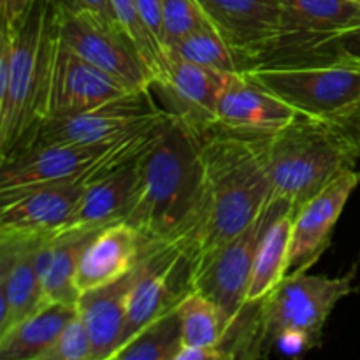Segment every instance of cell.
Listing matches in <instances>:
<instances>
[{
    "label": "cell",
    "mask_w": 360,
    "mask_h": 360,
    "mask_svg": "<svg viewBox=\"0 0 360 360\" xmlns=\"http://www.w3.org/2000/svg\"><path fill=\"white\" fill-rule=\"evenodd\" d=\"M338 134L343 137L345 143L352 150V153L360 160V102L357 105L345 112L340 118L329 122Z\"/></svg>",
    "instance_id": "d6a6232c"
},
{
    "label": "cell",
    "mask_w": 360,
    "mask_h": 360,
    "mask_svg": "<svg viewBox=\"0 0 360 360\" xmlns=\"http://www.w3.org/2000/svg\"><path fill=\"white\" fill-rule=\"evenodd\" d=\"M169 115L171 111H164L155 105L150 90L134 91L90 111L44 120L18 150L48 144L118 143L157 125Z\"/></svg>",
    "instance_id": "30bf717a"
},
{
    "label": "cell",
    "mask_w": 360,
    "mask_h": 360,
    "mask_svg": "<svg viewBox=\"0 0 360 360\" xmlns=\"http://www.w3.org/2000/svg\"><path fill=\"white\" fill-rule=\"evenodd\" d=\"M35 2L37 0H0L2 25H7L11 28L18 27Z\"/></svg>",
    "instance_id": "836d02e7"
},
{
    "label": "cell",
    "mask_w": 360,
    "mask_h": 360,
    "mask_svg": "<svg viewBox=\"0 0 360 360\" xmlns=\"http://www.w3.org/2000/svg\"><path fill=\"white\" fill-rule=\"evenodd\" d=\"M200 136L204 200L186 241L190 273L197 264L245 231L273 199L266 164L267 137L210 130Z\"/></svg>",
    "instance_id": "6da1fadb"
},
{
    "label": "cell",
    "mask_w": 360,
    "mask_h": 360,
    "mask_svg": "<svg viewBox=\"0 0 360 360\" xmlns=\"http://www.w3.org/2000/svg\"><path fill=\"white\" fill-rule=\"evenodd\" d=\"M144 245L139 232L127 221L101 229L88 243L77 264L76 288L79 294L129 274L139 264Z\"/></svg>",
    "instance_id": "d6986e66"
},
{
    "label": "cell",
    "mask_w": 360,
    "mask_h": 360,
    "mask_svg": "<svg viewBox=\"0 0 360 360\" xmlns=\"http://www.w3.org/2000/svg\"><path fill=\"white\" fill-rule=\"evenodd\" d=\"M136 276L137 266L120 280L83 292L77 299V313L94 345V360H111L120 348Z\"/></svg>",
    "instance_id": "ffe728a7"
},
{
    "label": "cell",
    "mask_w": 360,
    "mask_h": 360,
    "mask_svg": "<svg viewBox=\"0 0 360 360\" xmlns=\"http://www.w3.org/2000/svg\"><path fill=\"white\" fill-rule=\"evenodd\" d=\"M84 185L46 183L0 192V234L48 236L65 225Z\"/></svg>",
    "instance_id": "4fadbf2b"
},
{
    "label": "cell",
    "mask_w": 360,
    "mask_h": 360,
    "mask_svg": "<svg viewBox=\"0 0 360 360\" xmlns=\"http://www.w3.org/2000/svg\"><path fill=\"white\" fill-rule=\"evenodd\" d=\"M290 207L294 206L288 200L271 199L245 231L206 257L190 273L192 288L210 297L224 313L227 330L220 348H224L231 359H236L234 348L241 338L245 320L248 316L246 297L259 246L274 218Z\"/></svg>",
    "instance_id": "8992f818"
},
{
    "label": "cell",
    "mask_w": 360,
    "mask_h": 360,
    "mask_svg": "<svg viewBox=\"0 0 360 360\" xmlns=\"http://www.w3.org/2000/svg\"><path fill=\"white\" fill-rule=\"evenodd\" d=\"M134 94L129 86L67 48L49 25L39 122L77 115Z\"/></svg>",
    "instance_id": "8fae6325"
},
{
    "label": "cell",
    "mask_w": 360,
    "mask_h": 360,
    "mask_svg": "<svg viewBox=\"0 0 360 360\" xmlns=\"http://www.w3.org/2000/svg\"><path fill=\"white\" fill-rule=\"evenodd\" d=\"M299 112L245 72L232 74L218 101L211 130L248 137H269L295 120Z\"/></svg>",
    "instance_id": "2e32d148"
},
{
    "label": "cell",
    "mask_w": 360,
    "mask_h": 360,
    "mask_svg": "<svg viewBox=\"0 0 360 360\" xmlns=\"http://www.w3.org/2000/svg\"><path fill=\"white\" fill-rule=\"evenodd\" d=\"M97 232L72 231L44 236L37 252V273L44 301L77 304L81 295L76 288L77 264Z\"/></svg>",
    "instance_id": "44dd1931"
},
{
    "label": "cell",
    "mask_w": 360,
    "mask_h": 360,
    "mask_svg": "<svg viewBox=\"0 0 360 360\" xmlns=\"http://www.w3.org/2000/svg\"><path fill=\"white\" fill-rule=\"evenodd\" d=\"M111 6L115 9L118 23L129 34V37L132 39L134 44L137 46L143 58L146 60V63L151 67L155 77H157L162 65H164L165 51L160 41L155 37V34L148 27L137 0H111Z\"/></svg>",
    "instance_id": "f1b7e54d"
},
{
    "label": "cell",
    "mask_w": 360,
    "mask_h": 360,
    "mask_svg": "<svg viewBox=\"0 0 360 360\" xmlns=\"http://www.w3.org/2000/svg\"><path fill=\"white\" fill-rule=\"evenodd\" d=\"M231 76L165 53L164 65L155 77V86L171 104V112L197 134H204L214 127L218 101Z\"/></svg>",
    "instance_id": "7c38bea8"
},
{
    "label": "cell",
    "mask_w": 360,
    "mask_h": 360,
    "mask_svg": "<svg viewBox=\"0 0 360 360\" xmlns=\"http://www.w3.org/2000/svg\"><path fill=\"white\" fill-rule=\"evenodd\" d=\"M213 25L199 0H162V48H169L192 32Z\"/></svg>",
    "instance_id": "f546056e"
},
{
    "label": "cell",
    "mask_w": 360,
    "mask_h": 360,
    "mask_svg": "<svg viewBox=\"0 0 360 360\" xmlns=\"http://www.w3.org/2000/svg\"><path fill=\"white\" fill-rule=\"evenodd\" d=\"M139 183L127 224L146 245L176 243L185 248L204 200L200 136L172 112V118L137 158Z\"/></svg>",
    "instance_id": "7a4b0ae2"
},
{
    "label": "cell",
    "mask_w": 360,
    "mask_h": 360,
    "mask_svg": "<svg viewBox=\"0 0 360 360\" xmlns=\"http://www.w3.org/2000/svg\"><path fill=\"white\" fill-rule=\"evenodd\" d=\"M355 271L343 278L313 276L308 271L287 274L260 301L259 323L264 354L288 333L304 334L313 347L322 341V329L334 306L354 292Z\"/></svg>",
    "instance_id": "52a82bcc"
},
{
    "label": "cell",
    "mask_w": 360,
    "mask_h": 360,
    "mask_svg": "<svg viewBox=\"0 0 360 360\" xmlns=\"http://www.w3.org/2000/svg\"><path fill=\"white\" fill-rule=\"evenodd\" d=\"M246 76L299 115L333 122L360 102V65H255Z\"/></svg>",
    "instance_id": "ba28073f"
},
{
    "label": "cell",
    "mask_w": 360,
    "mask_h": 360,
    "mask_svg": "<svg viewBox=\"0 0 360 360\" xmlns=\"http://www.w3.org/2000/svg\"><path fill=\"white\" fill-rule=\"evenodd\" d=\"M199 4L225 41L253 67L283 35L281 0H199Z\"/></svg>",
    "instance_id": "5bb4252c"
},
{
    "label": "cell",
    "mask_w": 360,
    "mask_h": 360,
    "mask_svg": "<svg viewBox=\"0 0 360 360\" xmlns=\"http://www.w3.org/2000/svg\"><path fill=\"white\" fill-rule=\"evenodd\" d=\"M44 236L0 234V334L44 302L37 252Z\"/></svg>",
    "instance_id": "e0dca14e"
},
{
    "label": "cell",
    "mask_w": 360,
    "mask_h": 360,
    "mask_svg": "<svg viewBox=\"0 0 360 360\" xmlns=\"http://www.w3.org/2000/svg\"><path fill=\"white\" fill-rule=\"evenodd\" d=\"M176 360H232L220 347H183Z\"/></svg>",
    "instance_id": "e575fe53"
},
{
    "label": "cell",
    "mask_w": 360,
    "mask_h": 360,
    "mask_svg": "<svg viewBox=\"0 0 360 360\" xmlns=\"http://www.w3.org/2000/svg\"><path fill=\"white\" fill-rule=\"evenodd\" d=\"M41 360H94V345L86 323L77 313L60 333Z\"/></svg>",
    "instance_id": "4dcf8cb0"
},
{
    "label": "cell",
    "mask_w": 360,
    "mask_h": 360,
    "mask_svg": "<svg viewBox=\"0 0 360 360\" xmlns=\"http://www.w3.org/2000/svg\"><path fill=\"white\" fill-rule=\"evenodd\" d=\"M281 2H283V35L273 49L308 39L326 37L360 25V6L352 0H281Z\"/></svg>",
    "instance_id": "7402d4cb"
},
{
    "label": "cell",
    "mask_w": 360,
    "mask_h": 360,
    "mask_svg": "<svg viewBox=\"0 0 360 360\" xmlns=\"http://www.w3.org/2000/svg\"><path fill=\"white\" fill-rule=\"evenodd\" d=\"M172 112L157 125L111 144H48L28 146L2 158L0 192L46 183L77 181L86 185L91 179L139 158L164 127Z\"/></svg>",
    "instance_id": "277c9868"
},
{
    "label": "cell",
    "mask_w": 360,
    "mask_h": 360,
    "mask_svg": "<svg viewBox=\"0 0 360 360\" xmlns=\"http://www.w3.org/2000/svg\"><path fill=\"white\" fill-rule=\"evenodd\" d=\"M137 4H139V9H141V13H143V16H144V20H146L150 30L153 32L155 37L160 41L162 0H137Z\"/></svg>",
    "instance_id": "d590c367"
},
{
    "label": "cell",
    "mask_w": 360,
    "mask_h": 360,
    "mask_svg": "<svg viewBox=\"0 0 360 360\" xmlns=\"http://www.w3.org/2000/svg\"><path fill=\"white\" fill-rule=\"evenodd\" d=\"M181 323L183 347H221L227 330V322L221 309L192 288L176 304Z\"/></svg>",
    "instance_id": "4316f807"
},
{
    "label": "cell",
    "mask_w": 360,
    "mask_h": 360,
    "mask_svg": "<svg viewBox=\"0 0 360 360\" xmlns=\"http://www.w3.org/2000/svg\"><path fill=\"white\" fill-rule=\"evenodd\" d=\"M292 224H294V207L274 218L264 234L250 281L248 297H246L248 302L262 301L288 274Z\"/></svg>",
    "instance_id": "d4e9b609"
},
{
    "label": "cell",
    "mask_w": 360,
    "mask_h": 360,
    "mask_svg": "<svg viewBox=\"0 0 360 360\" xmlns=\"http://www.w3.org/2000/svg\"><path fill=\"white\" fill-rule=\"evenodd\" d=\"M137 183V158L88 181L79 202L58 232L101 231L108 225L125 221L136 199Z\"/></svg>",
    "instance_id": "ac0fdd59"
},
{
    "label": "cell",
    "mask_w": 360,
    "mask_h": 360,
    "mask_svg": "<svg viewBox=\"0 0 360 360\" xmlns=\"http://www.w3.org/2000/svg\"><path fill=\"white\" fill-rule=\"evenodd\" d=\"M181 348V323L172 308L123 345L111 360H176Z\"/></svg>",
    "instance_id": "83f0119b"
},
{
    "label": "cell",
    "mask_w": 360,
    "mask_h": 360,
    "mask_svg": "<svg viewBox=\"0 0 360 360\" xmlns=\"http://www.w3.org/2000/svg\"><path fill=\"white\" fill-rule=\"evenodd\" d=\"M77 315V304L44 301L30 316L0 334L2 360H41Z\"/></svg>",
    "instance_id": "603a6c76"
},
{
    "label": "cell",
    "mask_w": 360,
    "mask_h": 360,
    "mask_svg": "<svg viewBox=\"0 0 360 360\" xmlns=\"http://www.w3.org/2000/svg\"><path fill=\"white\" fill-rule=\"evenodd\" d=\"M352 2H355V4H359V6H360V0H352Z\"/></svg>",
    "instance_id": "8d00e7d4"
},
{
    "label": "cell",
    "mask_w": 360,
    "mask_h": 360,
    "mask_svg": "<svg viewBox=\"0 0 360 360\" xmlns=\"http://www.w3.org/2000/svg\"><path fill=\"white\" fill-rule=\"evenodd\" d=\"M266 164L273 199L299 210L345 171L357 157L329 122L299 115L266 139Z\"/></svg>",
    "instance_id": "3957f363"
},
{
    "label": "cell",
    "mask_w": 360,
    "mask_h": 360,
    "mask_svg": "<svg viewBox=\"0 0 360 360\" xmlns=\"http://www.w3.org/2000/svg\"><path fill=\"white\" fill-rule=\"evenodd\" d=\"M49 4V25L60 42L134 91L151 90L155 74L123 28L81 11Z\"/></svg>",
    "instance_id": "9c48e42d"
},
{
    "label": "cell",
    "mask_w": 360,
    "mask_h": 360,
    "mask_svg": "<svg viewBox=\"0 0 360 360\" xmlns=\"http://www.w3.org/2000/svg\"><path fill=\"white\" fill-rule=\"evenodd\" d=\"M165 53L227 74H243L253 67L245 55L225 41L213 25L192 32L181 41L165 48Z\"/></svg>",
    "instance_id": "484cf974"
},
{
    "label": "cell",
    "mask_w": 360,
    "mask_h": 360,
    "mask_svg": "<svg viewBox=\"0 0 360 360\" xmlns=\"http://www.w3.org/2000/svg\"><path fill=\"white\" fill-rule=\"evenodd\" d=\"M2 32L9 39V81L6 94L0 95V151L6 158L39 122L49 34L48 0H37L18 27L2 25Z\"/></svg>",
    "instance_id": "5b68a950"
},
{
    "label": "cell",
    "mask_w": 360,
    "mask_h": 360,
    "mask_svg": "<svg viewBox=\"0 0 360 360\" xmlns=\"http://www.w3.org/2000/svg\"><path fill=\"white\" fill-rule=\"evenodd\" d=\"M360 65V25L295 44L276 48L264 55L257 65Z\"/></svg>",
    "instance_id": "cb8c5ba5"
},
{
    "label": "cell",
    "mask_w": 360,
    "mask_h": 360,
    "mask_svg": "<svg viewBox=\"0 0 360 360\" xmlns=\"http://www.w3.org/2000/svg\"><path fill=\"white\" fill-rule=\"evenodd\" d=\"M360 172L345 171L322 192L294 211L288 273L309 271L330 246L334 225L340 220L352 192L359 186Z\"/></svg>",
    "instance_id": "9a60e30c"
},
{
    "label": "cell",
    "mask_w": 360,
    "mask_h": 360,
    "mask_svg": "<svg viewBox=\"0 0 360 360\" xmlns=\"http://www.w3.org/2000/svg\"><path fill=\"white\" fill-rule=\"evenodd\" d=\"M49 2L55 4V6L67 7V9L88 13L97 18V20H101L102 23L109 25V27L122 28V25L116 20L111 0H49Z\"/></svg>",
    "instance_id": "1f68e13d"
}]
</instances>
